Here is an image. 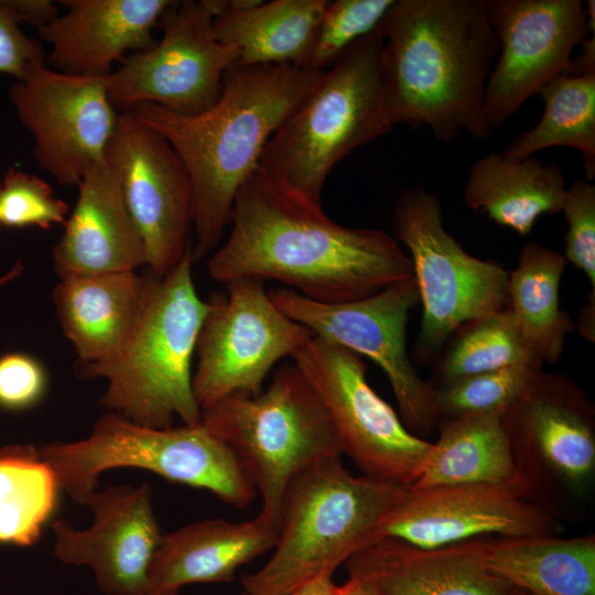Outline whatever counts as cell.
Returning a JSON list of instances; mask_svg holds the SVG:
<instances>
[{"instance_id": "6da1fadb", "label": "cell", "mask_w": 595, "mask_h": 595, "mask_svg": "<svg viewBox=\"0 0 595 595\" xmlns=\"http://www.w3.org/2000/svg\"><path fill=\"white\" fill-rule=\"evenodd\" d=\"M229 224L207 262L212 279L225 284L271 280L317 302L343 303L413 277L393 236L332 220L321 204L281 188L259 167L237 193Z\"/></svg>"}, {"instance_id": "7a4b0ae2", "label": "cell", "mask_w": 595, "mask_h": 595, "mask_svg": "<svg viewBox=\"0 0 595 595\" xmlns=\"http://www.w3.org/2000/svg\"><path fill=\"white\" fill-rule=\"evenodd\" d=\"M323 72L236 62L218 100L196 115L154 104L130 111L161 134L184 163L193 186V262L219 244L237 193L259 167L266 144Z\"/></svg>"}, {"instance_id": "3957f363", "label": "cell", "mask_w": 595, "mask_h": 595, "mask_svg": "<svg viewBox=\"0 0 595 595\" xmlns=\"http://www.w3.org/2000/svg\"><path fill=\"white\" fill-rule=\"evenodd\" d=\"M393 125L442 142L490 136L484 101L498 53L486 0H396L379 25Z\"/></svg>"}, {"instance_id": "277c9868", "label": "cell", "mask_w": 595, "mask_h": 595, "mask_svg": "<svg viewBox=\"0 0 595 595\" xmlns=\"http://www.w3.org/2000/svg\"><path fill=\"white\" fill-rule=\"evenodd\" d=\"M393 126L378 28L321 74L266 144L259 169L281 188L321 204L335 165Z\"/></svg>"}, {"instance_id": "5b68a950", "label": "cell", "mask_w": 595, "mask_h": 595, "mask_svg": "<svg viewBox=\"0 0 595 595\" xmlns=\"http://www.w3.org/2000/svg\"><path fill=\"white\" fill-rule=\"evenodd\" d=\"M409 486L354 476L340 457L292 479L281 506L278 540L268 562L241 576L245 592L289 595L334 571L380 539V530Z\"/></svg>"}, {"instance_id": "8992f818", "label": "cell", "mask_w": 595, "mask_h": 595, "mask_svg": "<svg viewBox=\"0 0 595 595\" xmlns=\"http://www.w3.org/2000/svg\"><path fill=\"white\" fill-rule=\"evenodd\" d=\"M191 249L167 274L151 273L142 313L127 345L87 377L107 381L104 407L147 428H172L175 416L186 425L202 421L192 388V360L208 302L196 292Z\"/></svg>"}, {"instance_id": "52a82bcc", "label": "cell", "mask_w": 595, "mask_h": 595, "mask_svg": "<svg viewBox=\"0 0 595 595\" xmlns=\"http://www.w3.org/2000/svg\"><path fill=\"white\" fill-rule=\"evenodd\" d=\"M202 423L235 454L261 497L259 515L277 526L292 479L343 455L324 405L293 363L259 394H230L202 410Z\"/></svg>"}, {"instance_id": "ba28073f", "label": "cell", "mask_w": 595, "mask_h": 595, "mask_svg": "<svg viewBox=\"0 0 595 595\" xmlns=\"http://www.w3.org/2000/svg\"><path fill=\"white\" fill-rule=\"evenodd\" d=\"M61 491L86 505L107 469L136 467L170 482L206 489L224 502L247 508L257 491L231 450L202 423L169 429L137 424L117 413L101 415L75 442L40 447Z\"/></svg>"}, {"instance_id": "9c48e42d", "label": "cell", "mask_w": 595, "mask_h": 595, "mask_svg": "<svg viewBox=\"0 0 595 595\" xmlns=\"http://www.w3.org/2000/svg\"><path fill=\"white\" fill-rule=\"evenodd\" d=\"M393 227L394 238L408 251L422 303L421 356L437 351L465 324L507 307L509 272L462 248L445 229L434 193L403 190L394 206Z\"/></svg>"}, {"instance_id": "30bf717a", "label": "cell", "mask_w": 595, "mask_h": 595, "mask_svg": "<svg viewBox=\"0 0 595 595\" xmlns=\"http://www.w3.org/2000/svg\"><path fill=\"white\" fill-rule=\"evenodd\" d=\"M291 359L324 405L342 453L366 476L411 486L431 442L409 431L371 388L363 358L313 336Z\"/></svg>"}, {"instance_id": "8fae6325", "label": "cell", "mask_w": 595, "mask_h": 595, "mask_svg": "<svg viewBox=\"0 0 595 595\" xmlns=\"http://www.w3.org/2000/svg\"><path fill=\"white\" fill-rule=\"evenodd\" d=\"M277 307L314 336L366 356L387 376L409 431L429 434L439 423L435 389L416 372L407 350L410 312L420 303L414 278L355 301L323 303L289 288L269 291Z\"/></svg>"}, {"instance_id": "7c38bea8", "label": "cell", "mask_w": 595, "mask_h": 595, "mask_svg": "<svg viewBox=\"0 0 595 595\" xmlns=\"http://www.w3.org/2000/svg\"><path fill=\"white\" fill-rule=\"evenodd\" d=\"M208 301L192 388L201 410L235 393L256 396L273 366L313 333L283 314L263 283L237 279Z\"/></svg>"}, {"instance_id": "4fadbf2b", "label": "cell", "mask_w": 595, "mask_h": 595, "mask_svg": "<svg viewBox=\"0 0 595 595\" xmlns=\"http://www.w3.org/2000/svg\"><path fill=\"white\" fill-rule=\"evenodd\" d=\"M213 20L206 0L173 1L158 23L160 41L126 56L108 75L112 106L125 112L154 104L186 116L210 108L226 71L238 61L237 51L215 37Z\"/></svg>"}, {"instance_id": "5bb4252c", "label": "cell", "mask_w": 595, "mask_h": 595, "mask_svg": "<svg viewBox=\"0 0 595 595\" xmlns=\"http://www.w3.org/2000/svg\"><path fill=\"white\" fill-rule=\"evenodd\" d=\"M21 125L34 140L37 165L62 185L78 184L106 161L119 111L108 76H82L36 63L9 89Z\"/></svg>"}, {"instance_id": "9a60e30c", "label": "cell", "mask_w": 595, "mask_h": 595, "mask_svg": "<svg viewBox=\"0 0 595 595\" xmlns=\"http://www.w3.org/2000/svg\"><path fill=\"white\" fill-rule=\"evenodd\" d=\"M106 161L142 238L145 266L154 275L167 274L192 248L193 186L184 163L130 111L119 113Z\"/></svg>"}, {"instance_id": "2e32d148", "label": "cell", "mask_w": 595, "mask_h": 595, "mask_svg": "<svg viewBox=\"0 0 595 595\" xmlns=\"http://www.w3.org/2000/svg\"><path fill=\"white\" fill-rule=\"evenodd\" d=\"M498 53L484 101L499 129L552 77L575 74L572 53L588 34L581 0H486Z\"/></svg>"}, {"instance_id": "e0dca14e", "label": "cell", "mask_w": 595, "mask_h": 595, "mask_svg": "<svg viewBox=\"0 0 595 595\" xmlns=\"http://www.w3.org/2000/svg\"><path fill=\"white\" fill-rule=\"evenodd\" d=\"M526 482L408 488L385 520L381 538L440 549L497 534L544 536L551 520L523 497Z\"/></svg>"}, {"instance_id": "ac0fdd59", "label": "cell", "mask_w": 595, "mask_h": 595, "mask_svg": "<svg viewBox=\"0 0 595 595\" xmlns=\"http://www.w3.org/2000/svg\"><path fill=\"white\" fill-rule=\"evenodd\" d=\"M85 506L95 517L88 529H74L64 520L53 522L56 558L89 566L106 595H145L149 567L162 538L150 485L96 490Z\"/></svg>"}, {"instance_id": "d6986e66", "label": "cell", "mask_w": 595, "mask_h": 595, "mask_svg": "<svg viewBox=\"0 0 595 595\" xmlns=\"http://www.w3.org/2000/svg\"><path fill=\"white\" fill-rule=\"evenodd\" d=\"M504 420L512 446L538 455L572 488L589 484L595 469L593 408L570 378L539 368Z\"/></svg>"}, {"instance_id": "ffe728a7", "label": "cell", "mask_w": 595, "mask_h": 595, "mask_svg": "<svg viewBox=\"0 0 595 595\" xmlns=\"http://www.w3.org/2000/svg\"><path fill=\"white\" fill-rule=\"evenodd\" d=\"M66 11L37 30L51 46L46 64L82 76H108L128 51L155 43L152 30L170 0H62Z\"/></svg>"}, {"instance_id": "44dd1931", "label": "cell", "mask_w": 595, "mask_h": 595, "mask_svg": "<svg viewBox=\"0 0 595 595\" xmlns=\"http://www.w3.org/2000/svg\"><path fill=\"white\" fill-rule=\"evenodd\" d=\"M78 197L52 256L60 278L134 271L145 250L119 181L105 161L79 181Z\"/></svg>"}, {"instance_id": "7402d4cb", "label": "cell", "mask_w": 595, "mask_h": 595, "mask_svg": "<svg viewBox=\"0 0 595 595\" xmlns=\"http://www.w3.org/2000/svg\"><path fill=\"white\" fill-rule=\"evenodd\" d=\"M150 279L151 272L136 271L60 278L53 301L83 377L122 351L139 322Z\"/></svg>"}, {"instance_id": "603a6c76", "label": "cell", "mask_w": 595, "mask_h": 595, "mask_svg": "<svg viewBox=\"0 0 595 595\" xmlns=\"http://www.w3.org/2000/svg\"><path fill=\"white\" fill-rule=\"evenodd\" d=\"M278 526L257 515L242 522L210 519L162 534L145 595H177L196 583H229L236 571L272 550Z\"/></svg>"}, {"instance_id": "cb8c5ba5", "label": "cell", "mask_w": 595, "mask_h": 595, "mask_svg": "<svg viewBox=\"0 0 595 595\" xmlns=\"http://www.w3.org/2000/svg\"><path fill=\"white\" fill-rule=\"evenodd\" d=\"M348 576L380 595H511L513 587L475 562L461 543L421 549L381 538L345 562Z\"/></svg>"}, {"instance_id": "d4e9b609", "label": "cell", "mask_w": 595, "mask_h": 595, "mask_svg": "<svg viewBox=\"0 0 595 595\" xmlns=\"http://www.w3.org/2000/svg\"><path fill=\"white\" fill-rule=\"evenodd\" d=\"M482 567L529 595H595V538L549 534L462 542Z\"/></svg>"}, {"instance_id": "484cf974", "label": "cell", "mask_w": 595, "mask_h": 595, "mask_svg": "<svg viewBox=\"0 0 595 595\" xmlns=\"http://www.w3.org/2000/svg\"><path fill=\"white\" fill-rule=\"evenodd\" d=\"M329 0H223L215 37L246 65L305 68L315 31Z\"/></svg>"}, {"instance_id": "4316f807", "label": "cell", "mask_w": 595, "mask_h": 595, "mask_svg": "<svg viewBox=\"0 0 595 595\" xmlns=\"http://www.w3.org/2000/svg\"><path fill=\"white\" fill-rule=\"evenodd\" d=\"M565 190L558 164L544 165L533 156L513 160L494 152L472 165L464 199L472 210L527 236L540 216L561 210Z\"/></svg>"}, {"instance_id": "83f0119b", "label": "cell", "mask_w": 595, "mask_h": 595, "mask_svg": "<svg viewBox=\"0 0 595 595\" xmlns=\"http://www.w3.org/2000/svg\"><path fill=\"white\" fill-rule=\"evenodd\" d=\"M441 421V420H440ZM520 473L504 415L443 419L440 435L410 487L511 484Z\"/></svg>"}, {"instance_id": "f1b7e54d", "label": "cell", "mask_w": 595, "mask_h": 595, "mask_svg": "<svg viewBox=\"0 0 595 595\" xmlns=\"http://www.w3.org/2000/svg\"><path fill=\"white\" fill-rule=\"evenodd\" d=\"M560 251L538 242L524 245L508 277V305L523 338L543 365L560 360L574 324L560 307V283L566 267Z\"/></svg>"}, {"instance_id": "f546056e", "label": "cell", "mask_w": 595, "mask_h": 595, "mask_svg": "<svg viewBox=\"0 0 595 595\" xmlns=\"http://www.w3.org/2000/svg\"><path fill=\"white\" fill-rule=\"evenodd\" d=\"M543 113L501 152L521 160L553 147L578 151L587 181L595 176V72L559 74L538 93Z\"/></svg>"}, {"instance_id": "4dcf8cb0", "label": "cell", "mask_w": 595, "mask_h": 595, "mask_svg": "<svg viewBox=\"0 0 595 595\" xmlns=\"http://www.w3.org/2000/svg\"><path fill=\"white\" fill-rule=\"evenodd\" d=\"M61 489L32 444L0 447V545L29 548L54 515Z\"/></svg>"}, {"instance_id": "1f68e13d", "label": "cell", "mask_w": 595, "mask_h": 595, "mask_svg": "<svg viewBox=\"0 0 595 595\" xmlns=\"http://www.w3.org/2000/svg\"><path fill=\"white\" fill-rule=\"evenodd\" d=\"M454 334L439 366L442 385L511 366L542 367L507 307L469 322Z\"/></svg>"}, {"instance_id": "d6a6232c", "label": "cell", "mask_w": 595, "mask_h": 595, "mask_svg": "<svg viewBox=\"0 0 595 595\" xmlns=\"http://www.w3.org/2000/svg\"><path fill=\"white\" fill-rule=\"evenodd\" d=\"M541 367L518 365L464 377L435 389L439 421L474 415H505Z\"/></svg>"}, {"instance_id": "836d02e7", "label": "cell", "mask_w": 595, "mask_h": 595, "mask_svg": "<svg viewBox=\"0 0 595 595\" xmlns=\"http://www.w3.org/2000/svg\"><path fill=\"white\" fill-rule=\"evenodd\" d=\"M396 0L328 1L318 21L305 68L324 72L351 45L377 30Z\"/></svg>"}, {"instance_id": "e575fe53", "label": "cell", "mask_w": 595, "mask_h": 595, "mask_svg": "<svg viewBox=\"0 0 595 595\" xmlns=\"http://www.w3.org/2000/svg\"><path fill=\"white\" fill-rule=\"evenodd\" d=\"M69 206L41 177L10 167L0 185V221L8 228L48 229L65 224Z\"/></svg>"}, {"instance_id": "d590c367", "label": "cell", "mask_w": 595, "mask_h": 595, "mask_svg": "<svg viewBox=\"0 0 595 595\" xmlns=\"http://www.w3.org/2000/svg\"><path fill=\"white\" fill-rule=\"evenodd\" d=\"M560 212L569 226L563 255L584 272L595 291V185L576 180L566 186Z\"/></svg>"}, {"instance_id": "8d00e7d4", "label": "cell", "mask_w": 595, "mask_h": 595, "mask_svg": "<svg viewBox=\"0 0 595 595\" xmlns=\"http://www.w3.org/2000/svg\"><path fill=\"white\" fill-rule=\"evenodd\" d=\"M45 389V370L34 357L23 353L0 357V408L29 409L42 399Z\"/></svg>"}, {"instance_id": "74e56055", "label": "cell", "mask_w": 595, "mask_h": 595, "mask_svg": "<svg viewBox=\"0 0 595 595\" xmlns=\"http://www.w3.org/2000/svg\"><path fill=\"white\" fill-rule=\"evenodd\" d=\"M44 61L42 45L21 31L6 1L0 0V76L20 80L33 65Z\"/></svg>"}, {"instance_id": "f35d334b", "label": "cell", "mask_w": 595, "mask_h": 595, "mask_svg": "<svg viewBox=\"0 0 595 595\" xmlns=\"http://www.w3.org/2000/svg\"><path fill=\"white\" fill-rule=\"evenodd\" d=\"M19 23L24 22L37 30L46 26L58 15L56 2L51 0H4Z\"/></svg>"}, {"instance_id": "ab89813d", "label": "cell", "mask_w": 595, "mask_h": 595, "mask_svg": "<svg viewBox=\"0 0 595 595\" xmlns=\"http://www.w3.org/2000/svg\"><path fill=\"white\" fill-rule=\"evenodd\" d=\"M332 576H317L302 584L289 595H335L337 585L333 582Z\"/></svg>"}, {"instance_id": "60d3db41", "label": "cell", "mask_w": 595, "mask_h": 595, "mask_svg": "<svg viewBox=\"0 0 595 595\" xmlns=\"http://www.w3.org/2000/svg\"><path fill=\"white\" fill-rule=\"evenodd\" d=\"M335 595H380L369 582L356 576H348L343 585H337Z\"/></svg>"}, {"instance_id": "b9f144b4", "label": "cell", "mask_w": 595, "mask_h": 595, "mask_svg": "<svg viewBox=\"0 0 595 595\" xmlns=\"http://www.w3.org/2000/svg\"><path fill=\"white\" fill-rule=\"evenodd\" d=\"M595 293L588 298V303L582 309L578 318V332L581 335L594 342Z\"/></svg>"}, {"instance_id": "7bdbcfd3", "label": "cell", "mask_w": 595, "mask_h": 595, "mask_svg": "<svg viewBox=\"0 0 595 595\" xmlns=\"http://www.w3.org/2000/svg\"><path fill=\"white\" fill-rule=\"evenodd\" d=\"M23 264L17 261L6 273L0 275V289L15 280L23 272Z\"/></svg>"}, {"instance_id": "ee69618b", "label": "cell", "mask_w": 595, "mask_h": 595, "mask_svg": "<svg viewBox=\"0 0 595 595\" xmlns=\"http://www.w3.org/2000/svg\"><path fill=\"white\" fill-rule=\"evenodd\" d=\"M585 14H586V25L588 33L592 32V35H594L595 31V2L594 0L587 1V4L585 7Z\"/></svg>"}, {"instance_id": "f6af8a7d", "label": "cell", "mask_w": 595, "mask_h": 595, "mask_svg": "<svg viewBox=\"0 0 595 595\" xmlns=\"http://www.w3.org/2000/svg\"><path fill=\"white\" fill-rule=\"evenodd\" d=\"M511 595H529V594H527V593H524V592H522V591H520V589L513 588Z\"/></svg>"}, {"instance_id": "bcb514c9", "label": "cell", "mask_w": 595, "mask_h": 595, "mask_svg": "<svg viewBox=\"0 0 595 595\" xmlns=\"http://www.w3.org/2000/svg\"><path fill=\"white\" fill-rule=\"evenodd\" d=\"M241 595H261V594H253V593H248V592L244 591V593Z\"/></svg>"}, {"instance_id": "7dc6e473", "label": "cell", "mask_w": 595, "mask_h": 595, "mask_svg": "<svg viewBox=\"0 0 595 595\" xmlns=\"http://www.w3.org/2000/svg\"><path fill=\"white\" fill-rule=\"evenodd\" d=\"M0 225H1V221H0Z\"/></svg>"}]
</instances>
